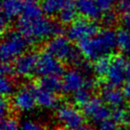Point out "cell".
Masks as SVG:
<instances>
[{
	"mask_svg": "<svg viewBox=\"0 0 130 130\" xmlns=\"http://www.w3.org/2000/svg\"><path fill=\"white\" fill-rule=\"evenodd\" d=\"M64 73V66L59 59L48 53L47 51H45L39 55L37 62L36 74L41 78L47 76L60 77L63 76Z\"/></svg>",
	"mask_w": 130,
	"mask_h": 130,
	"instance_id": "9",
	"label": "cell"
},
{
	"mask_svg": "<svg viewBox=\"0 0 130 130\" xmlns=\"http://www.w3.org/2000/svg\"><path fill=\"white\" fill-rule=\"evenodd\" d=\"M28 41L19 31H7L1 43V59L3 63L16 60L25 53Z\"/></svg>",
	"mask_w": 130,
	"mask_h": 130,
	"instance_id": "4",
	"label": "cell"
},
{
	"mask_svg": "<svg viewBox=\"0 0 130 130\" xmlns=\"http://www.w3.org/2000/svg\"><path fill=\"white\" fill-rule=\"evenodd\" d=\"M21 130H44V127L39 123L31 119L23 120L20 123Z\"/></svg>",
	"mask_w": 130,
	"mask_h": 130,
	"instance_id": "28",
	"label": "cell"
},
{
	"mask_svg": "<svg viewBox=\"0 0 130 130\" xmlns=\"http://www.w3.org/2000/svg\"><path fill=\"white\" fill-rule=\"evenodd\" d=\"M39 55L32 51L25 52L15 60L14 67L15 74L21 78L30 77L33 73H36L37 62Z\"/></svg>",
	"mask_w": 130,
	"mask_h": 130,
	"instance_id": "12",
	"label": "cell"
},
{
	"mask_svg": "<svg viewBox=\"0 0 130 130\" xmlns=\"http://www.w3.org/2000/svg\"><path fill=\"white\" fill-rule=\"evenodd\" d=\"M14 89V84L10 79V77H4V76H2L1 81H0V91H1V94H2L3 98L13 95L15 93Z\"/></svg>",
	"mask_w": 130,
	"mask_h": 130,
	"instance_id": "25",
	"label": "cell"
},
{
	"mask_svg": "<svg viewBox=\"0 0 130 130\" xmlns=\"http://www.w3.org/2000/svg\"><path fill=\"white\" fill-rule=\"evenodd\" d=\"M91 89L88 87H85L83 88L79 89L78 91H76L75 93L72 94V100L73 103L78 106H82L84 107L87 105L88 102L90 101V99L92 98L91 96Z\"/></svg>",
	"mask_w": 130,
	"mask_h": 130,
	"instance_id": "23",
	"label": "cell"
},
{
	"mask_svg": "<svg viewBox=\"0 0 130 130\" xmlns=\"http://www.w3.org/2000/svg\"><path fill=\"white\" fill-rule=\"evenodd\" d=\"M117 22V14L112 11H106L105 14L102 15V23L106 27V29H110L112 26H114Z\"/></svg>",
	"mask_w": 130,
	"mask_h": 130,
	"instance_id": "27",
	"label": "cell"
},
{
	"mask_svg": "<svg viewBox=\"0 0 130 130\" xmlns=\"http://www.w3.org/2000/svg\"><path fill=\"white\" fill-rule=\"evenodd\" d=\"M118 47L117 32L111 29L100 30L94 36L78 43L81 55L88 61H97L102 57L108 56Z\"/></svg>",
	"mask_w": 130,
	"mask_h": 130,
	"instance_id": "2",
	"label": "cell"
},
{
	"mask_svg": "<svg viewBox=\"0 0 130 130\" xmlns=\"http://www.w3.org/2000/svg\"><path fill=\"white\" fill-rule=\"evenodd\" d=\"M10 111V105L6 98H2L1 99V103H0V114H1V118L2 120L7 118L8 113Z\"/></svg>",
	"mask_w": 130,
	"mask_h": 130,
	"instance_id": "32",
	"label": "cell"
},
{
	"mask_svg": "<svg viewBox=\"0 0 130 130\" xmlns=\"http://www.w3.org/2000/svg\"><path fill=\"white\" fill-rule=\"evenodd\" d=\"M36 100L31 86L22 87L15 91L11 99V106L18 112L28 113L36 106Z\"/></svg>",
	"mask_w": 130,
	"mask_h": 130,
	"instance_id": "11",
	"label": "cell"
},
{
	"mask_svg": "<svg viewBox=\"0 0 130 130\" xmlns=\"http://www.w3.org/2000/svg\"><path fill=\"white\" fill-rule=\"evenodd\" d=\"M127 63L128 61L123 55H116L111 58L108 72L105 76L106 86L119 88L123 87L128 79L127 76Z\"/></svg>",
	"mask_w": 130,
	"mask_h": 130,
	"instance_id": "5",
	"label": "cell"
},
{
	"mask_svg": "<svg viewBox=\"0 0 130 130\" xmlns=\"http://www.w3.org/2000/svg\"><path fill=\"white\" fill-rule=\"evenodd\" d=\"M48 53L53 55L61 62L71 64H79L81 61V53L79 50L74 47L71 41L68 37L57 35L48 40L46 46Z\"/></svg>",
	"mask_w": 130,
	"mask_h": 130,
	"instance_id": "3",
	"label": "cell"
},
{
	"mask_svg": "<svg viewBox=\"0 0 130 130\" xmlns=\"http://www.w3.org/2000/svg\"><path fill=\"white\" fill-rule=\"evenodd\" d=\"M102 99L109 107H112L113 109L123 107L126 100L123 90H120L117 87H112L108 86H105L103 88Z\"/></svg>",
	"mask_w": 130,
	"mask_h": 130,
	"instance_id": "14",
	"label": "cell"
},
{
	"mask_svg": "<svg viewBox=\"0 0 130 130\" xmlns=\"http://www.w3.org/2000/svg\"><path fill=\"white\" fill-rule=\"evenodd\" d=\"M76 9L85 18L93 21L102 18V10L99 8L95 0H77Z\"/></svg>",
	"mask_w": 130,
	"mask_h": 130,
	"instance_id": "16",
	"label": "cell"
},
{
	"mask_svg": "<svg viewBox=\"0 0 130 130\" xmlns=\"http://www.w3.org/2000/svg\"><path fill=\"white\" fill-rule=\"evenodd\" d=\"M77 9H76V3L69 4L68 6H66L58 14V19L60 23L64 25H70L76 20L77 16Z\"/></svg>",
	"mask_w": 130,
	"mask_h": 130,
	"instance_id": "19",
	"label": "cell"
},
{
	"mask_svg": "<svg viewBox=\"0 0 130 130\" xmlns=\"http://www.w3.org/2000/svg\"><path fill=\"white\" fill-rule=\"evenodd\" d=\"M121 0H95L99 8L102 10V11H111L113 6L117 2H120Z\"/></svg>",
	"mask_w": 130,
	"mask_h": 130,
	"instance_id": "29",
	"label": "cell"
},
{
	"mask_svg": "<svg viewBox=\"0 0 130 130\" xmlns=\"http://www.w3.org/2000/svg\"><path fill=\"white\" fill-rule=\"evenodd\" d=\"M31 88L33 90L35 100H36V105L43 109H54L58 108L59 105V99L57 97V94L50 91L41 87L39 84L32 85Z\"/></svg>",
	"mask_w": 130,
	"mask_h": 130,
	"instance_id": "13",
	"label": "cell"
},
{
	"mask_svg": "<svg viewBox=\"0 0 130 130\" xmlns=\"http://www.w3.org/2000/svg\"><path fill=\"white\" fill-rule=\"evenodd\" d=\"M111 120H113L117 124H128L130 122V110L125 109L123 106L113 109Z\"/></svg>",
	"mask_w": 130,
	"mask_h": 130,
	"instance_id": "24",
	"label": "cell"
},
{
	"mask_svg": "<svg viewBox=\"0 0 130 130\" xmlns=\"http://www.w3.org/2000/svg\"><path fill=\"white\" fill-rule=\"evenodd\" d=\"M88 77L80 69H70L62 76V91L67 94H73L87 86Z\"/></svg>",
	"mask_w": 130,
	"mask_h": 130,
	"instance_id": "10",
	"label": "cell"
},
{
	"mask_svg": "<svg viewBox=\"0 0 130 130\" xmlns=\"http://www.w3.org/2000/svg\"><path fill=\"white\" fill-rule=\"evenodd\" d=\"M14 67L11 65L10 63H2L1 66V74L4 77H11L12 74H14Z\"/></svg>",
	"mask_w": 130,
	"mask_h": 130,
	"instance_id": "31",
	"label": "cell"
},
{
	"mask_svg": "<svg viewBox=\"0 0 130 130\" xmlns=\"http://www.w3.org/2000/svg\"><path fill=\"white\" fill-rule=\"evenodd\" d=\"M118 47L123 52V56L130 61V31L125 29H120L117 32Z\"/></svg>",
	"mask_w": 130,
	"mask_h": 130,
	"instance_id": "20",
	"label": "cell"
},
{
	"mask_svg": "<svg viewBox=\"0 0 130 130\" xmlns=\"http://www.w3.org/2000/svg\"><path fill=\"white\" fill-rule=\"evenodd\" d=\"M43 15V10L38 0H26L24 1V7L21 17L24 18H37Z\"/></svg>",
	"mask_w": 130,
	"mask_h": 130,
	"instance_id": "18",
	"label": "cell"
},
{
	"mask_svg": "<svg viewBox=\"0 0 130 130\" xmlns=\"http://www.w3.org/2000/svg\"><path fill=\"white\" fill-rule=\"evenodd\" d=\"M0 130H21V127L20 123L15 118L7 117L2 120Z\"/></svg>",
	"mask_w": 130,
	"mask_h": 130,
	"instance_id": "26",
	"label": "cell"
},
{
	"mask_svg": "<svg viewBox=\"0 0 130 130\" xmlns=\"http://www.w3.org/2000/svg\"><path fill=\"white\" fill-rule=\"evenodd\" d=\"M98 130H119L118 124L113 120H107L98 125Z\"/></svg>",
	"mask_w": 130,
	"mask_h": 130,
	"instance_id": "30",
	"label": "cell"
},
{
	"mask_svg": "<svg viewBox=\"0 0 130 130\" xmlns=\"http://www.w3.org/2000/svg\"><path fill=\"white\" fill-rule=\"evenodd\" d=\"M119 9L124 14L130 15V0H121L119 2Z\"/></svg>",
	"mask_w": 130,
	"mask_h": 130,
	"instance_id": "33",
	"label": "cell"
},
{
	"mask_svg": "<svg viewBox=\"0 0 130 130\" xmlns=\"http://www.w3.org/2000/svg\"><path fill=\"white\" fill-rule=\"evenodd\" d=\"M73 0H41V7L43 12L48 16L58 15L60 11Z\"/></svg>",
	"mask_w": 130,
	"mask_h": 130,
	"instance_id": "17",
	"label": "cell"
},
{
	"mask_svg": "<svg viewBox=\"0 0 130 130\" xmlns=\"http://www.w3.org/2000/svg\"><path fill=\"white\" fill-rule=\"evenodd\" d=\"M127 76H128V78H130V61H128L127 63Z\"/></svg>",
	"mask_w": 130,
	"mask_h": 130,
	"instance_id": "38",
	"label": "cell"
},
{
	"mask_svg": "<svg viewBox=\"0 0 130 130\" xmlns=\"http://www.w3.org/2000/svg\"><path fill=\"white\" fill-rule=\"evenodd\" d=\"M16 27L18 29L17 31L30 44L43 42L60 35L62 32L61 26L47 17H44L43 15L37 18H24L20 16Z\"/></svg>",
	"mask_w": 130,
	"mask_h": 130,
	"instance_id": "1",
	"label": "cell"
},
{
	"mask_svg": "<svg viewBox=\"0 0 130 130\" xmlns=\"http://www.w3.org/2000/svg\"><path fill=\"white\" fill-rule=\"evenodd\" d=\"M83 113L85 117L92 123L100 124L111 118L112 111L102 97L94 96L83 107Z\"/></svg>",
	"mask_w": 130,
	"mask_h": 130,
	"instance_id": "8",
	"label": "cell"
},
{
	"mask_svg": "<svg viewBox=\"0 0 130 130\" xmlns=\"http://www.w3.org/2000/svg\"><path fill=\"white\" fill-rule=\"evenodd\" d=\"M39 85L47 90L57 93L62 90V79L57 76H47L42 77L39 81Z\"/></svg>",
	"mask_w": 130,
	"mask_h": 130,
	"instance_id": "21",
	"label": "cell"
},
{
	"mask_svg": "<svg viewBox=\"0 0 130 130\" xmlns=\"http://www.w3.org/2000/svg\"><path fill=\"white\" fill-rule=\"evenodd\" d=\"M24 2L22 0H2L1 18L10 22L22 14Z\"/></svg>",
	"mask_w": 130,
	"mask_h": 130,
	"instance_id": "15",
	"label": "cell"
},
{
	"mask_svg": "<svg viewBox=\"0 0 130 130\" xmlns=\"http://www.w3.org/2000/svg\"><path fill=\"white\" fill-rule=\"evenodd\" d=\"M129 110H130V108H129Z\"/></svg>",
	"mask_w": 130,
	"mask_h": 130,
	"instance_id": "40",
	"label": "cell"
},
{
	"mask_svg": "<svg viewBox=\"0 0 130 130\" xmlns=\"http://www.w3.org/2000/svg\"><path fill=\"white\" fill-rule=\"evenodd\" d=\"M98 32L99 27L96 22L87 18L76 19L67 29L68 38L78 43L96 35Z\"/></svg>",
	"mask_w": 130,
	"mask_h": 130,
	"instance_id": "7",
	"label": "cell"
},
{
	"mask_svg": "<svg viewBox=\"0 0 130 130\" xmlns=\"http://www.w3.org/2000/svg\"><path fill=\"white\" fill-rule=\"evenodd\" d=\"M22 1H23V2H24V1H26V0H22Z\"/></svg>",
	"mask_w": 130,
	"mask_h": 130,
	"instance_id": "39",
	"label": "cell"
},
{
	"mask_svg": "<svg viewBox=\"0 0 130 130\" xmlns=\"http://www.w3.org/2000/svg\"><path fill=\"white\" fill-rule=\"evenodd\" d=\"M122 24H123V28L130 31V15L124 14L122 18Z\"/></svg>",
	"mask_w": 130,
	"mask_h": 130,
	"instance_id": "35",
	"label": "cell"
},
{
	"mask_svg": "<svg viewBox=\"0 0 130 130\" xmlns=\"http://www.w3.org/2000/svg\"><path fill=\"white\" fill-rule=\"evenodd\" d=\"M123 92L127 100L130 101V78L126 80V82L124 83L123 87Z\"/></svg>",
	"mask_w": 130,
	"mask_h": 130,
	"instance_id": "34",
	"label": "cell"
},
{
	"mask_svg": "<svg viewBox=\"0 0 130 130\" xmlns=\"http://www.w3.org/2000/svg\"><path fill=\"white\" fill-rule=\"evenodd\" d=\"M119 130H130V124H123L119 127Z\"/></svg>",
	"mask_w": 130,
	"mask_h": 130,
	"instance_id": "37",
	"label": "cell"
},
{
	"mask_svg": "<svg viewBox=\"0 0 130 130\" xmlns=\"http://www.w3.org/2000/svg\"><path fill=\"white\" fill-rule=\"evenodd\" d=\"M110 62L111 59L108 58V56L106 57H102L100 59H98L97 61L94 62L93 65V72L95 73V75L103 78L106 76L107 72H108L109 67H110Z\"/></svg>",
	"mask_w": 130,
	"mask_h": 130,
	"instance_id": "22",
	"label": "cell"
},
{
	"mask_svg": "<svg viewBox=\"0 0 130 130\" xmlns=\"http://www.w3.org/2000/svg\"><path fill=\"white\" fill-rule=\"evenodd\" d=\"M75 130H92L91 129V127L87 124V123H83V124H81L79 127H77Z\"/></svg>",
	"mask_w": 130,
	"mask_h": 130,
	"instance_id": "36",
	"label": "cell"
},
{
	"mask_svg": "<svg viewBox=\"0 0 130 130\" xmlns=\"http://www.w3.org/2000/svg\"><path fill=\"white\" fill-rule=\"evenodd\" d=\"M85 118L83 111L71 105H60L56 111V120L65 130H75L85 123Z\"/></svg>",
	"mask_w": 130,
	"mask_h": 130,
	"instance_id": "6",
	"label": "cell"
}]
</instances>
